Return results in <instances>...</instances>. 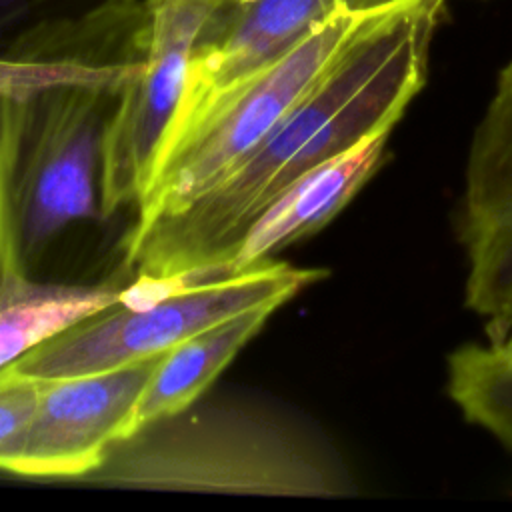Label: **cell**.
I'll use <instances>...</instances> for the list:
<instances>
[{
    "instance_id": "6da1fadb",
    "label": "cell",
    "mask_w": 512,
    "mask_h": 512,
    "mask_svg": "<svg viewBox=\"0 0 512 512\" xmlns=\"http://www.w3.org/2000/svg\"><path fill=\"white\" fill-rule=\"evenodd\" d=\"M446 0H398L364 14L340 50L270 130L216 186L182 210L134 224L124 238L130 306L210 282L252 218L316 164L392 132L422 90Z\"/></svg>"
},
{
    "instance_id": "277c9868",
    "label": "cell",
    "mask_w": 512,
    "mask_h": 512,
    "mask_svg": "<svg viewBox=\"0 0 512 512\" xmlns=\"http://www.w3.org/2000/svg\"><path fill=\"white\" fill-rule=\"evenodd\" d=\"M326 274L322 268L272 258L242 274L172 288L148 304L130 306L120 300L40 342L12 364L36 380L132 364L164 354L188 336L244 310L262 304L282 306Z\"/></svg>"
},
{
    "instance_id": "7a4b0ae2",
    "label": "cell",
    "mask_w": 512,
    "mask_h": 512,
    "mask_svg": "<svg viewBox=\"0 0 512 512\" xmlns=\"http://www.w3.org/2000/svg\"><path fill=\"white\" fill-rule=\"evenodd\" d=\"M90 484L268 496H348L354 480L316 434L278 416L192 406L118 440Z\"/></svg>"
},
{
    "instance_id": "9a60e30c",
    "label": "cell",
    "mask_w": 512,
    "mask_h": 512,
    "mask_svg": "<svg viewBox=\"0 0 512 512\" xmlns=\"http://www.w3.org/2000/svg\"><path fill=\"white\" fill-rule=\"evenodd\" d=\"M40 380L30 378L14 368H0V470L28 426L38 400Z\"/></svg>"
},
{
    "instance_id": "7c38bea8",
    "label": "cell",
    "mask_w": 512,
    "mask_h": 512,
    "mask_svg": "<svg viewBox=\"0 0 512 512\" xmlns=\"http://www.w3.org/2000/svg\"><path fill=\"white\" fill-rule=\"evenodd\" d=\"M122 292L114 284H48L34 278L0 292V368L74 322L118 304Z\"/></svg>"
},
{
    "instance_id": "30bf717a",
    "label": "cell",
    "mask_w": 512,
    "mask_h": 512,
    "mask_svg": "<svg viewBox=\"0 0 512 512\" xmlns=\"http://www.w3.org/2000/svg\"><path fill=\"white\" fill-rule=\"evenodd\" d=\"M388 138L374 134L292 180L252 218L210 280L248 272L324 228L384 164Z\"/></svg>"
},
{
    "instance_id": "4fadbf2b",
    "label": "cell",
    "mask_w": 512,
    "mask_h": 512,
    "mask_svg": "<svg viewBox=\"0 0 512 512\" xmlns=\"http://www.w3.org/2000/svg\"><path fill=\"white\" fill-rule=\"evenodd\" d=\"M446 392L462 418L512 450V356L466 342L446 358Z\"/></svg>"
},
{
    "instance_id": "2e32d148",
    "label": "cell",
    "mask_w": 512,
    "mask_h": 512,
    "mask_svg": "<svg viewBox=\"0 0 512 512\" xmlns=\"http://www.w3.org/2000/svg\"><path fill=\"white\" fill-rule=\"evenodd\" d=\"M68 0H0V32L34 16H44Z\"/></svg>"
},
{
    "instance_id": "8992f818",
    "label": "cell",
    "mask_w": 512,
    "mask_h": 512,
    "mask_svg": "<svg viewBox=\"0 0 512 512\" xmlns=\"http://www.w3.org/2000/svg\"><path fill=\"white\" fill-rule=\"evenodd\" d=\"M226 0H150L142 72L118 94L102 140L100 216L142 200L180 106L194 48Z\"/></svg>"
},
{
    "instance_id": "5b68a950",
    "label": "cell",
    "mask_w": 512,
    "mask_h": 512,
    "mask_svg": "<svg viewBox=\"0 0 512 512\" xmlns=\"http://www.w3.org/2000/svg\"><path fill=\"white\" fill-rule=\"evenodd\" d=\"M118 94L98 86H56L32 96L18 174L28 262L72 222L100 214L102 140Z\"/></svg>"
},
{
    "instance_id": "8fae6325",
    "label": "cell",
    "mask_w": 512,
    "mask_h": 512,
    "mask_svg": "<svg viewBox=\"0 0 512 512\" xmlns=\"http://www.w3.org/2000/svg\"><path fill=\"white\" fill-rule=\"evenodd\" d=\"M278 308L276 304H262L244 310L172 346L160 358L140 396L136 432L194 406Z\"/></svg>"
},
{
    "instance_id": "52a82bcc",
    "label": "cell",
    "mask_w": 512,
    "mask_h": 512,
    "mask_svg": "<svg viewBox=\"0 0 512 512\" xmlns=\"http://www.w3.org/2000/svg\"><path fill=\"white\" fill-rule=\"evenodd\" d=\"M456 234L466 254L464 304L498 346L512 326V60L470 140Z\"/></svg>"
},
{
    "instance_id": "e0dca14e",
    "label": "cell",
    "mask_w": 512,
    "mask_h": 512,
    "mask_svg": "<svg viewBox=\"0 0 512 512\" xmlns=\"http://www.w3.org/2000/svg\"><path fill=\"white\" fill-rule=\"evenodd\" d=\"M392 2H398V0H348V6L352 10H374Z\"/></svg>"
},
{
    "instance_id": "d6986e66",
    "label": "cell",
    "mask_w": 512,
    "mask_h": 512,
    "mask_svg": "<svg viewBox=\"0 0 512 512\" xmlns=\"http://www.w3.org/2000/svg\"><path fill=\"white\" fill-rule=\"evenodd\" d=\"M228 2H246V0H228Z\"/></svg>"
},
{
    "instance_id": "ba28073f",
    "label": "cell",
    "mask_w": 512,
    "mask_h": 512,
    "mask_svg": "<svg viewBox=\"0 0 512 512\" xmlns=\"http://www.w3.org/2000/svg\"><path fill=\"white\" fill-rule=\"evenodd\" d=\"M164 354L102 372L40 380L36 408L4 472L84 480L118 440L136 432L140 396Z\"/></svg>"
},
{
    "instance_id": "ac0fdd59",
    "label": "cell",
    "mask_w": 512,
    "mask_h": 512,
    "mask_svg": "<svg viewBox=\"0 0 512 512\" xmlns=\"http://www.w3.org/2000/svg\"><path fill=\"white\" fill-rule=\"evenodd\" d=\"M490 346H492V344H490ZM496 348H500V350H504L506 354H510V356H512V326H510V330H508L506 338L502 340V344H498Z\"/></svg>"
},
{
    "instance_id": "9c48e42d",
    "label": "cell",
    "mask_w": 512,
    "mask_h": 512,
    "mask_svg": "<svg viewBox=\"0 0 512 512\" xmlns=\"http://www.w3.org/2000/svg\"><path fill=\"white\" fill-rule=\"evenodd\" d=\"M344 6L348 0H226L194 48L184 94L162 146L218 96L284 56Z\"/></svg>"
},
{
    "instance_id": "3957f363",
    "label": "cell",
    "mask_w": 512,
    "mask_h": 512,
    "mask_svg": "<svg viewBox=\"0 0 512 512\" xmlns=\"http://www.w3.org/2000/svg\"><path fill=\"white\" fill-rule=\"evenodd\" d=\"M366 12L340 8L284 56L218 96L162 146L134 224L182 210L238 166L304 96Z\"/></svg>"
},
{
    "instance_id": "5bb4252c",
    "label": "cell",
    "mask_w": 512,
    "mask_h": 512,
    "mask_svg": "<svg viewBox=\"0 0 512 512\" xmlns=\"http://www.w3.org/2000/svg\"><path fill=\"white\" fill-rule=\"evenodd\" d=\"M32 96H0V286L30 278L20 234L18 174Z\"/></svg>"
}]
</instances>
